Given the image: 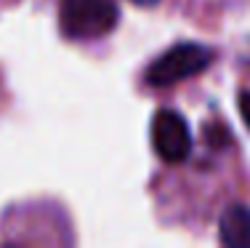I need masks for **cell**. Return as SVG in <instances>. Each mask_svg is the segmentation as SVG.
<instances>
[{"mask_svg":"<svg viewBox=\"0 0 250 248\" xmlns=\"http://www.w3.org/2000/svg\"><path fill=\"white\" fill-rule=\"evenodd\" d=\"M120 22V8L112 0H62L59 24L69 40H93L109 35Z\"/></svg>","mask_w":250,"mask_h":248,"instance_id":"6da1fadb","label":"cell"},{"mask_svg":"<svg viewBox=\"0 0 250 248\" xmlns=\"http://www.w3.org/2000/svg\"><path fill=\"white\" fill-rule=\"evenodd\" d=\"M213 64V51L200 43H178L157 56L146 67V83L152 88H168L176 83L194 78Z\"/></svg>","mask_w":250,"mask_h":248,"instance_id":"7a4b0ae2","label":"cell"},{"mask_svg":"<svg viewBox=\"0 0 250 248\" xmlns=\"http://www.w3.org/2000/svg\"><path fill=\"white\" fill-rule=\"evenodd\" d=\"M152 147L160 160L165 163H184L192 152V131L176 110H157L152 117Z\"/></svg>","mask_w":250,"mask_h":248,"instance_id":"3957f363","label":"cell"},{"mask_svg":"<svg viewBox=\"0 0 250 248\" xmlns=\"http://www.w3.org/2000/svg\"><path fill=\"white\" fill-rule=\"evenodd\" d=\"M221 243L231 248H250V208L245 205H229L218 222Z\"/></svg>","mask_w":250,"mask_h":248,"instance_id":"277c9868","label":"cell"},{"mask_svg":"<svg viewBox=\"0 0 250 248\" xmlns=\"http://www.w3.org/2000/svg\"><path fill=\"white\" fill-rule=\"evenodd\" d=\"M240 112H242V120H245V126L250 128V91H242L240 93Z\"/></svg>","mask_w":250,"mask_h":248,"instance_id":"5b68a950","label":"cell"},{"mask_svg":"<svg viewBox=\"0 0 250 248\" xmlns=\"http://www.w3.org/2000/svg\"><path fill=\"white\" fill-rule=\"evenodd\" d=\"M130 3H136V5H157L160 0H130Z\"/></svg>","mask_w":250,"mask_h":248,"instance_id":"8992f818","label":"cell"}]
</instances>
